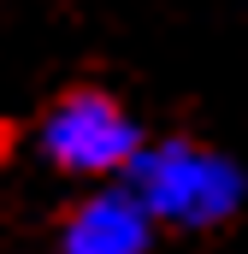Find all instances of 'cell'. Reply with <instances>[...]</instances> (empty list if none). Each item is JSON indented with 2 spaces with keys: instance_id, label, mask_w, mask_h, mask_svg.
<instances>
[{
  "instance_id": "1",
  "label": "cell",
  "mask_w": 248,
  "mask_h": 254,
  "mask_svg": "<svg viewBox=\"0 0 248 254\" xmlns=\"http://www.w3.org/2000/svg\"><path fill=\"white\" fill-rule=\"evenodd\" d=\"M237 172L207 154V148H189V142H166L154 154L136 160V201L142 213H160L172 225H213L237 207Z\"/></svg>"
},
{
  "instance_id": "2",
  "label": "cell",
  "mask_w": 248,
  "mask_h": 254,
  "mask_svg": "<svg viewBox=\"0 0 248 254\" xmlns=\"http://www.w3.org/2000/svg\"><path fill=\"white\" fill-rule=\"evenodd\" d=\"M42 154L65 172H119L136 160V125L101 89H71L42 119Z\"/></svg>"
},
{
  "instance_id": "3",
  "label": "cell",
  "mask_w": 248,
  "mask_h": 254,
  "mask_svg": "<svg viewBox=\"0 0 248 254\" xmlns=\"http://www.w3.org/2000/svg\"><path fill=\"white\" fill-rule=\"evenodd\" d=\"M142 249H148V213L136 195H95L65 225V254H142Z\"/></svg>"
}]
</instances>
